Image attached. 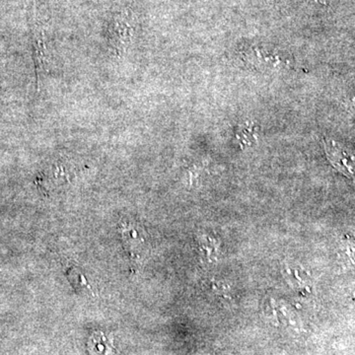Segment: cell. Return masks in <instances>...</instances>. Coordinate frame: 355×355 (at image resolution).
<instances>
[{
    "label": "cell",
    "instance_id": "cell-1",
    "mask_svg": "<svg viewBox=\"0 0 355 355\" xmlns=\"http://www.w3.org/2000/svg\"><path fill=\"white\" fill-rule=\"evenodd\" d=\"M324 150L331 164L347 177L355 176V154L333 139L324 140Z\"/></svg>",
    "mask_w": 355,
    "mask_h": 355
},
{
    "label": "cell",
    "instance_id": "cell-2",
    "mask_svg": "<svg viewBox=\"0 0 355 355\" xmlns=\"http://www.w3.org/2000/svg\"><path fill=\"white\" fill-rule=\"evenodd\" d=\"M247 60L252 64L258 65V67H266V69H279L280 67H284L286 64V60L282 58V55L277 53H273L263 48V46H254L247 51Z\"/></svg>",
    "mask_w": 355,
    "mask_h": 355
},
{
    "label": "cell",
    "instance_id": "cell-5",
    "mask_svg": "<svg viewBox=\"0 0 355 355\" xmlns=\"http://www.w3.org/2000/svg\"><path fill=\"white\" fill-rule=\"evenodd\" d=\"M236 135H237V139L240 144H244V146H252L257 140L258 128L254 123L245 121V123L239 125Z\"/></svg>",
    "mask_w": 355,
    "mask_h": 355
},
{
    "label": "cell",
    "instance_id": "cell-6",
    "mask_svg": "<svg viewBox=\"0 0 355 355\" xmlns=\"http://www.w3.org/2000/svg\"><path fill=\"white\" fill-rule=\"evenodd\" d=\"M268 2L273 1V0H266Z\"/></svg>",
    "mask_w": 355,
    "mask_h": 355
},
{
    "label": "cell",
    "instance_id": "cell-3",
    "mask_svg": "<svg viewBox=\"0 0 355 355\" xmlns=\"http://www.w3.org/2000/svg\"><path fill=\"white\" fill-rule=\"evenodd\" d=\"M33 46H34L33 57H34L35 67H36L39 84L42 77L46 76L49 70H50L53 55H51L48 42L39 35L35 36Z\"/></svg>",
    "mask_w": 355,
    "mask_h": 355
},
{
    "label": "cell",
    "instance_id": "cell-4",
    "mask_svg": "<svg viewBox=\"0 0 355 355\" xmlns=\"http://www.w3.org/2000/svg\"><path fill=\"white\" fill-rule=\"evenodd\" d=\"M65 275H67V279H69L70 284L76 289L77 293H93L92 288H91L87 279H86L85 275H83L79 268H76V266H70L67 272H65Z\"/></svg>",
    "mask_w": 355,
    "mask_h": 355
}]
</instances>
